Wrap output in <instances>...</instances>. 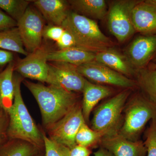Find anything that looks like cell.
<instances>
[{"instance_id": "obj_1", "label": "cell", "mask_w": 156, "mask_h": 156, "mask_svg": "<svg viewBox=\"0 0 156 156\" xmlns=\"http://www.w3.org/2000/svg\"><path fill=\"white\" fill-rule=\"evenodd\" d=\"M40 108L43 124L48 128L64 117L77 104L78 96L74 92L56 86H47L30 81H23Z\"/></svg>"}, {"instance_id": "obj_2", "label": "cell", "mask_w": 156, "mask_h": 156, "mask_svg": "<svg viewBox=\"0 0 156 156\" xmlns=\"http://www.w3.org/2000/svg\"><path fill=\"white\" fill-rule=\"evenodd\" d=\"M23 80L20 77L14 76V103L8 114L7 133L11 139L24 140L41 148L44 146L43 133L37 127L23 99L20 89Z\"/></svg>"}, {"instance_id": "obj_3", "label": "cell", "mask_w": 156, "mask_h": 156, "mask_svg": "<svg viewBox=\"0 0 156 156\" xmlns=\"http://www.w3.org/2000/svg\"><path fill=\"white\" fill-rule=\"evenodd\" d=\"M61 27L72 35L76 48L96 54L114 47L95 20L73 11H70Z\"/></svg>"}, {"instance_id": "obj_4", "label": "cell", "mask_w": 156, "mask_h": 156, "mask_svg": "<svg viewBox=\"0 0 156 156\" xmlns=\"http://www.w3.org/2000/svg\"><path fill=\"white\" fill-rule=\"evenodd\" d=\"M122 124L118 133L126 139L137 141L146 125L156 119V105L143 94H136L127 101Z\"/></svg>"}, {"instance_id": "obj_5", "label": "cell", "mask_w": 156, "mask_h": 156, "mask_svg": "<svg viewBox=\"0 0 156 156\" xmlns=\"http://www.w3.org/2000/svg\"><path fill=\"white\" fill-rule=\"evenodd\" d=\"M131 93V89H124L96 108L92 117L91 128L103 136L118 133L122 114Z\"/></svg>"}, {"instance_id": "obj_6", "label": "cell", "mask_w": 156, "mask_h": 156, "mask_svg": "<svg viewBox=\"0 0 156 156\" xmlns=\"http://www.w3.org/2000/svg\"><path fill=\"white\" fill-rule=\"evenodd\" d=\"M139 0H118L112 3L108 11L109 30L119 43H123L135 33L132 20L133 9Z\"/></svg>"}, {"instance_id": "obj_7", "label": "cell", "mask_w": 156, "mask_h": 156, "mask_svg": "<svg viewBox=\"0 0 156 156\" xmlns=\"http://www.w3.org/2000/svg\"><path fill=\"white\" fill-rule=\"evenodd\" d=\"M85 123L81 104L79 103L62 119L48 128L49 137L59 144L72 148L77 145L76 135Z\"/></svg>"}, {"instance_id": "obj_8", "label": "cell", "mask_w": 156, "mask_h": 156, "mask_svg": "<svg viewBox=\"0 0 156 156\" xmlns=\"http://www.w3.org/2000/svg\"><path fill=\"white\" fill-rule=\"evenodd\" d=\"M47 83L68 92H82L87 79L78 72L77 66L61 62H48Z\"/></svg>"}, {"instance_id": "obj_9", "label": "cell", "mask_w": 156, "mask_h": 156, "mask_svg": "<svg viewBox=\"0 0 156 156\" xmlns=\"http://www.w3.org/2000/svg\"><path fill=\"white\" fill-rule=\"evenodd\" d=\"M53 50L49 43H42L38 48L20 60L15 64L14 70L23 77L47 83L48 56Z\"/></svg>"}, {"instance_id": "obj_10", "label": "cell", "mask_w": 156, "mask_h": 156, "mask_svg": "<svg viewBox=\"0 0 156 156\" xmlns=\"http://www.w3.org/2000/svg\"><path fill=\"white\" fill-rule=\"evenodd\" d=\"M17 27L26 51L32 53L41 45L44 27L41 13L29 7L17 22Z\"/></svg>"}, {"instance_id": "obj_11", "label": "cell", "mask_w": 156, "mask_h": 156, "mask_svg": "<svg viewBox=\"0 0 156 156\" xmlns=\"http://www.w3.org/2000/svg\"><path fill=\"white\" fill-rule=\"evenodd\" d=\"M79 73L86 79L98 83L131 89L137 86L136 81L94 61L77 66Z\"/></svg>"}, {"instance_id": "obj_12", "label": "cell", "mask_w": 156, "mask_h": 156, "mask_svg": "<svg viewBox=\"0 0 156 156\" xmlns=\"http://www.w3.org/2000/svg\"><path fill=\"white\" fill-rule=\"evenodd\" d=\"M156 53V34H144L134 39L125 56L136 71L145 68Z\"/></svg>"}, {"instance_id": "obj_13", "label": "cell", "mask_w": 156, "mask_h": 156, "mask_svg": "<svg viewBox=\"0 0 156 156\" xmlns=\"http://www.w3.org/2000/svg\"><path fill=\"white\" fill-rule=\"evenodd\" d=\"M101 147L105 149L113 156H146L147 149L142 140L131 141L119 133L103 136Z\"/></svg>"}, {"instance_id": "obj_14", "label": "cell", "mask_w": 156, "mask_h": 156, "mask_svg": "<svg viewBox=\"0 0 156 156\" xmlns=\"http://www.w3.org/2000/svg\"><path fill=\"white\" fill-rule=\"evenodd\" d=\"M132 20L136 32L156 34V2L140 1L132 11Z\"/></svg>"}, {"instance_id": "obj_15", "label": "cell", "mask_w": 156, "mask_h": 156, "mask_svg": "<svg viewBox=\"0 0 156 156\" xmlns=\"http://www.w3.org/2000/svg\"><path fill=\"white\" fill-rule=\"evenodd\" d=\"M34 5L38 9L49 25L61 26L70 11L68 2L63 0H37Z\"/></svg>"}, {"instance_id": "obj_16", "label": "cell", "mask_w": 156, "mask_h": 156, "mask_svg": "<svg viewBox=\"0 0 156 156\" xmlns=\"http://www.w3.org/2000/svg\"><path fill=\"white\" fill-rule=\"evenodd\" d=\"M81 104L83 115L86 123L89 122L90 114L101 100L110 96L113 91L109 87L94 84L87 80L83 91Z\"/></svg>"}, {"instance_id": "obj_17", "label": "cell", "mask_w": 156, "mask_h": 156, "mask_svg": "<svg viewBox=\"0 0 156 156\" xmlns=\"http://www.w3.org/2000/svg\"><path fill=\"white\" fill-rule=\"evenodd\" d=\"M94 60L128 77L136 73L126 56L113 48L95 54Z\"/></svg>"}, {"instance_id": "obj_18", "label": "cell", "mask_w": 156, "mask_h": 156, "mask_svg": "<svg viewBox=\"0 0 156 156\" xmlns=\"http://www.w3.org/2000/svg\"><path fill=\"white\" fill-rule=\"evenodd\" d=\"M15 65V63L11 62L5 69L0 73V108L8 114L14 103Z\"/></svg>"}, {"instance_id": "obj_19", "label": "cell", "mask_w": 156, "mask_h": 156, "mask_svg": "<svg viewBox=\"0 0 156 156\" xmlns=\"http://www.w3.org/2000/svg\"><path fill=\"white\" fill-rule=\"evenodd\" d=\"M68 3L73 12L90 19L101 20L107 15L108 9L105 0H71Z\"/></svg>"}, {"instance_id": "obj_20", "label": "cell", "mask_w": 156, "mask_h": 156, "mask_svg": "<svg viewBox=\"0 0 156 156\" xmlns=\"http://www.w3.org/2000/svg\"><path fill=\"white\" fill-rule=\"evenodd\" d=\"M95 54L77 48L53 50L48 56V62H61L79 66L95 60Z\"/></svg>"}, {"instance_id": "obj_21", "label": "cell", "mask_w": 156, "mask_h": 156, "mask_svg": "<svg viewBox=\"0 0 156 156\" xmlns=\"http://www.w3.org/2000/svg\"><path fill=\"white\" fill-rule=\"evenodd\" d=\"M136 73V84L143 95L156 105V69L145 68Z\"/></svg>"}, {"instance_id": "obj_22", "label": "cell", "mask_w": 156, "mask_h": 156, "mask_svg": "<svg viewBox=\"0 0 156 156\" xmlns=\"http://www.w3.org/2000/svg\"><path fill=\"white\" fill-rule=\"evenodd\" d=\"M0 48L25 56L29 54L23 47L17 27L0 31Z\"/></svg>"}, {"instance_id": "obj_23", "label": "cell", "mask_w": 156, "mask_h": 156, "mask_svg": "<svg viewBox=\"0 0 156 156\" xmlns=\"http://www.w3.org/2000/svg\"><path fill=\"white\" fill-rule=\"evenodd\" d=\"M0 150V156H34L39 149L30 143L21 140L13 139Z\"/></svg>"}, {"instance_id": "obj_24", "label": "cell", "mask_w": 156, "mask_h": 156, "mask_svg": "<svg viewBox=\"0 0 156 156\" xmlns=\"http://www.w3.org/2000/svg\"><path fill=\"white\" fill-rule=\"evenodd\" d=\"M103 134L89 128L87 123H84L77 133L76 142L77 145L87 148L94 146L100 143Z\"/></svg>"}, {"instance_id": "obj_25", "label": "cell", "mask_w": 156, "mask_h": 156, "mask_svg": "<svg viewBox=\"0 0 156 156\" xmlns=\"http://www.w3.org/2000/svg\"><path fill=\"white\" fill-rule=\"evenodd\" d=\"M31 1L26 0H0V9L18 22L22 17Z\"/></svg>"}, {"instance_id": "obj_26", "label": "cell", "mask_w": 156, "mask_h": 156, "mask_svg": "<svg viewBox=\"0 0 156 156\" xmlns=\"http://www.w3.org/2000/svg\"><path fill=\"white\" fill-rule=\"evenodd\" d=\"M46 156H69V149L50 139L43 133Z\"/></svg>"}, {"instance_id": "obj_27", "label": "cell", "mask_w": 156, "mask_h": 156, "mask_svg": "<svg viewBox=\"0 0 156 156\" xmlns=\"http://www.w3.org/2000/svg\"><path fill=\"white\" fill-rule=\"evenodd\" d=\"M145 135L147 156H156V119L151 120Z\"/></svg>"}, {"instance_id": "obj_28", "label": "cell", "mask_w": 156, "mask_h": 156, "mask_svg": "<svg viewBox=\"0 0 156 156\" xmlns=\"http://www.w3.org/2000/svg\"><path fill=\"white\" fill-rule=\"evenodd\" d=\"M64 31V29L61 26L49 25L44 29L43 37L56 42L61 38Z\"/></svg>"}, {"instance_id": "obj_29", "label": "cell", "mask_w": 156, "mask_h": 156, "mask_svg": "<svg viewBox=\"0 0 156 156\" xmlns=\"http://www.w3.org/2000/svg\"><path fill=\"white\" fill-rule=\"evenodd\" d=\"M56 44L59 50L76 48L75 42L72 35L65 30L61 38L56 42Z\"/></svg>"}, {"instance_id": "obj_30", "label": "cell", "mask_w": 156, "mask_h": 156, "mask_svg": "<svg viewBox=\"0 0 156 156\" xmlns=\"http://www.w3.org/2000/svg\"><path fill=\"white\" fill-rule=\"evenodd\" d=\"M16 26H17V21L0 10V31L14 28Z\"/></svg>"}, {"instance_id": "obj_31", "label": "cell", "mask_w": 156, "mask_h": 156, "mask_svg": "<svg viewBox=\"0 0 156 156\" xmlns=\"http://www.w3.org/2000/svg\"><path fill=\"white\" fill-rule=\"evenodd\" d=\"M8 114L0 108V144L2 143L6 132L8 130L9 122Z\"/></svg>"}, {"instance_id": "obj_32", "label": "cell", "mask_w": 156, "mask_h": 156, "mask_svg": "<svg viewBox=\"0 0 156 156\" xmlns=\"http://www.w3.org/2000/svg\"><path fill=\"white\" fill-rule=\"evenodd\" d=\"M91 153V151L89 148L76 145L69 149V156H90Z\"/></svg>"}, {"instance_id": "obj_33", "label": "cell", "mask_w": 156, "mask_h": 156, "mask_svg": "<svg viewBox=\"0 0 156 156\" xmlns=\"http://www.w3.org/2000/svg\"><path fill=\"white\" fill-rule=\"evenodd\" d=\"M13 55L12 53L8 50L0 49V65L9 63L12 62Z\"/></svg>"}, {"instance_id": "obj_34", "label": "cell", "mask_w": 156, "mask_h": 156, "mask_svg": "<svg viewBox=\"0 0 156 156\" xmlns=\"http://www.w3.org/2000/svg\"><path fill=\"white\" fill-rule=\"evenodd\" d=\"M94 156H113L105 149L101 147L94 154Z\"/></svg>"}, {"instance_id": "obj_35", "label": "cell", "mask_w": 156, "mask_h": 156, "mask_svg": "<svg viewBox=\"0 0 156 156\" xmlns=\"http://www.w3.org/2000/svg\"><path fill=\"white\" fill-rule=\"evenodd\" d=\"M150 68L152 69H156V63L155 64L153 65Z\"/></svg>"}, {"instance_id": "obj_36", "label": "cell", "mask_w": 156, "mask_h": 156, "mask_svg": "<svg viewBox=\"0 0 156 156\" xmlns=\"http://www.w3.org/2000/svg\"><path fill=\"white\" fill-rule=\"evenodd\" d=\"M34 156H38V155L37 154L35 155H34Z\"/></svg>"}, {"instance_id": "obj_37", "label": "cell", "mask_w": 156, "mask_h": 156, "mask_svg": "<svg viewBox=\"0 0 156 156\" xmlns=\"http://www.w3.org/2000/svg\"><path fill=\"white\" fill-rule=\"evenodd\" d=\"M155 2H156V0H155Z\"/></svg>"}]
</instances>
